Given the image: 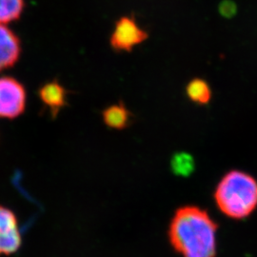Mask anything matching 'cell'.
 Instances as JSON below:
<instances>
[{
	"instance_id": "5b68a950",
	"label": "cell",
	"mask_w": 257,
	"mask_h": 257,
	"mask_svg": "<svg viewBox=\"0 0 257 257\" xmlns=\"http://www.w3.org/2000/svg\"><path fill=\"white\" fill-rule=\"evenodd\" d=\"M21 245V236L15 213L0 206V254L16 252Z\"/></svg>"
},
{
	"instance_id": "52a82bcc",
	"label": "cell",
	"mask_w": 257,
	"mask_h": 257,
	"mask_svg": "<svg viewBox=\"0 0 257 257\" xmlns=\"http://www.w3.org/2000/svg\"><path fill=\"white\" fill-rule=\"evenodd\" d=\"M38 95L43 104L48 107L52 114L55 115L67 104V91L64 87L57 82L44 84L38 91Z\"/></svg>"
},
{
	"instance_id": "8992f818",
	"label": "cell",
	"mask_w": 257,
	"mask_h": 257,
	"mask_svg": "<svg viewBox=\"0 0 257 257\" xmlns=\"http://www.w3.org/2000/svg\"><path fill=\"white\" fill-rule=\"evenodd\" d=\"M21 44L18 36L9 28L0 24V72L19 61Z\"/></svg>"
},
{
	"instance_id": "9c48e42d",
	"label": "cell",
	"mask_w": 257,
	"mask_h": 257,
	"mask_svg": "<svg viewBox=\"0 0 257 257\" xmlns=\"http://www.w3.org/2000/svg\"><path fill=\"white\" fill-rule=\"evenodd\" d=\"M186 92L192 101L201 105L207 104L211 99V88L208 83L200 78H195L189 83L187 85Z\"/></svg>"
},
{
	"instance_id": "7c38bea8",
	"label": "cell",
	"mask_w": 257,
	"mask_h": 257,
	"mask_svg": "<svg viewBox=\"0 0 257 257\" xmlns=\"http://www.w3.org/2000/svg\"><path fill=\"white\" fill-rule=\"evenodd\" d=\"M234 10H235V5L230 1H227L221 5V13L226 17L232 16L234 14Z\"/></svg>"
},
{
	"instance_id": "30bf717a",
	"label": "cell",
	"mask_w": 257,
	"mask_h": 257,
	"mask_svg": "<svg viewBox=\"0 0 257 257\" xmlns=\"http://www.w3.org/2000/svg\"><path fill=\"white\" fill-rule=\"evenodd\" d=\"M24 10V0H0V24L16 21Z\"/></svg>"
},
{
	"instance_id": "6da1fadb",
	"label": "cell",
	"mask_w": 257,
	"mask_h": 257,
	"mask_svg": "<svg viewBox=\"0 0 257 257\" xmlns=\"http://www.w3.org/2000/svg\"><path fill=\"white\" fill-rule=\"evenodd\" d=\"M217 225L198 207L178 209L169 229V238L182 257H215Z\"/></svg>"
},
{
	"instance_id": "ba28073f",
	"label": "cell",
	"mask_w": 257,
	"mask_h": 257,
	"mask_svg": "<svg viewBox=\"0 0 257 257\" xmlns=\"http://www.w3.org/2000/svg\"><path fill=\"white\" fill-rule=\"evenodd\" d=\"M103 119L110 128L122 130L127 128L130 122V112L122 104L112 105L103 111Z\"/></svg>"
},
{
	"instance_id": "3957f363",
	"label": "cell",
	"mask_w": 257,
	"mask_h": 257,
	"mask_svg": "<svg viewBox=\"0 0 257 257\" xmlns=\"http://www.w3.org/2000/svg\"><path fill=\"white\" fill-rule=\"evenodd\" d=\"M26 91L17 79L0 77V117L16 118L26 107Z\"/></svg>"
},
{
	"instance_id": "277c9868",
	"label": "cell",
	"mask_w": 257,
	"mask_h": 257,
	"mask_svg": "<svg viewBox=\"0 0 257 257\" xmlns=\"http://www.w3.org/2000/svg\"><path fill=\"white\" fill-rule=\"evenodd\" d=\"M148 38V34L132 18L124 17L116 22L110 37V46L117 52H131Z\"/></svg>"
},
{
	"instance_id": "7a4b0ae2",
	"label": "cell",
	"mask_w": 257,
	"mask_h": 257,
	"mask_svg": "<svg viewBox=\"0 0 257 257\" xmlns=\"http://www.w3.org/2000/svg\"><path fill=\"white\" fill-rule=\"evenodd\" d=\"M214 200L228 217L244 219L256 209V179L241 171H230L217 185Z\"/></svg>"
},
{
	"instance_id": "8fae6325",
	"label": "cell",
	"mask_w": 257,
	"mask_h": 257,
	"mask_svg": "<svg viewBox=\"0 0 257 257\" xmlns=\"http://www.w3.org/2000/svg\"><path fill=\"white\" fill-rule=\"evenodd\" d=\"M172 168L175 175H191L194 169V161L192 156L186 153L176 154L172 159Z\"/></svg>"
}]
</instances>
